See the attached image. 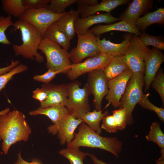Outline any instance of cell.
<instances>
[{
	"instance_id": "1",
	"label": "cell",
	"mask_w": 164,
	"mask_h": 164,
	"mask_svg": "<svg viewBox=\"0 0 164 164\" xmlns=\"http://www.w3.org/2000/svg\"><path fill=\"white\" fill-rule=\"evenodd\" d=\"M31 133V128L22 112L14 110L0 115V140L5 155L12 145L27 141Z\"/></svg>"
},
{
	"instance_id": "2",
	"label": "cell",
	"mask_w": 164,
	"mask_h": 164,
	"mask_svg": "<svg viewBox=\"0 0 164 164\" xmlns=\"http://www.w3.org/2000/svg\"><path fill=\"white\" fill-rule=\"evenodd\" d=\"M78 132L67 147L83 146L98 148L107 151L118 158L123 144L117 138L103 137L91 130L84 121L80 125Z\"/></svg>"
},
{
	"instance_id": "3",
	"label": "cell",
	"mask_w": 164,
	"mask_h": 164,
	"mask_svg": "<svg viewBox=\"0 0 164 164\" xmlns=\"http://www.w3.org/2000/svg\"><path fill=\"white\" fill-rule=\"evenodd\" d=\"M13 26L20 31L22 41L21 45H12L15 55L22 56L39 63L43 62V57L38 51L43 38L41 33L30 24L20 19L14 22Z\"/></svg>"
},
{
	"instance_id": "4",
	"label": "cell",
	"mask_w": 164,
	"mask_h": 164,
	"mask_svg": "<svg viewBox=\"0 0 164 164\" xmlns=\"http://www.w3.org/2000/svg\"><path fill=\"white\" fill-rule=\"evenodd\" d=\"M38 50L41 51L46 57L48 70L66 74L70 70L72 63L67 50L46 38H43Z\"/></svg>"
},
{
	"instance_id": "5",
	"label": "cell",
	"mask_w": 164,
	"mask_h": 164,
	"mask_svg": "<svg viewBox=\"0 0 164 164\" xmlns=\"http://www.w3.org/2000/svg\"><path fill=\"white\" fill-rule=\"evenodd\" d=\"M81 83L74 80L67 84L69 95L66 106L68 114L75 118H81L90 111L88 97L90 95L86 84L80 88Z\"/></svg>"
},
{
	"instance_id": "6",
	"label": "cell",
	"mask_w": 164,
	"mask_h": 164,
	"mask_svg": "<svg viewBox=\"0 0 164 164\" xmlns=\"http://www.w3.org/2000/svg\"><path fill=\"white\" fill-rule=\"evenodd\" d=\"M144 74L141 73H132L120 100L119 108H124L126 110L128 125L133 122L132 112L143 94Z\"/></svg>"
},
{
	"instance_id": "7",
	"label": "cell",
	"mask_w": 164,
	"mask_h": 164,
	"mask_svg": "<svg viewBox=\"0 0 164 164\" xmlns=\"http://www.w3.org/2000/svg\"><path fill=\"white\" fill-rule=\"evenodd\" d=\"M77 42L76 47L69 52L70 59L73 64L81 62L88 57L96 56L101 53L97 40V36L94 35L91 29L85 33L81 34L78 32Z\"/></svg>"
},
{
	"instance_id": "8",
	"label": "cell",
	"mask_w": 164,
	"mask_h": 164,
	"mask_svg": "<svg viewBox=\"0 0 164 164\" xmlns=\"http://www.w3.org/2000/svg\"><path fill=\"white\" fill-rule=\"evenodd\" d=\"M151 50L143 44L138 36L132 35L125 54L127 64L132 73L144 74L145 61Z\"/></svg>"
},
{
	"instance_id": "9",
	"label": "cell",
	"mask_w": 164,
	"mask_h": 164,
	"mask_svg": "<svg viewBox=\"0 0 164 164\" xmlns=\"http://www.w3.org/2000/svg\"><path fill=\"white\" fill-rule=\"evenodd\" d=\"M64 13L56 14L46 7L38 9L28 8L19 19L33 26L39 31L43 38L48 27L59 20Z\"/></svg>"
},
{
	"instance_id": "10",
	"label": "cell",
	"mask_w": 164,
	"mask_h": 164,
	"mask_svg": "<svg viewBox=\"0 0 164 164\" xmlns=\"http://www.w3.org/2000/svg\"><path fill=\"white\" fill-rule=\"evenodd\" d=\"M113 57L101 53L98 55L88 58L83 62L72 63L70 70L66 74L67 77L70 80L73 81L84 74L95 70H103Z\"/></svg>"
},
{
	"instance_id": "11",
	"label": "cell",
	"mask_w": 164,
	"mask_h": 164,
	"mask_svg": "<svg viewBox=\"0 0 164 164\" xmlns=\"http://www.w3.org/2000/svg\"><path fill=\"white\" fill-rule=\"evenodd\" d=\"M108 81L103 70H95L87 73L86 84L90 94L94 96V105L97 110H101L102 100L108 91Z\"/></svg>"
},
{
	"instance_id": "12",
	"label": "cell",
	"mask_w": 164,
	"mask_h": 164,
	"mask_svg": "<svg viewBox=\"0 0 164 164\" xmlns=\"http://www.w3.org/2000/svg\"><path fill=\"white\" fill-rule=\"evenodd\" d=\"M83 122L81 118H75L68 114L60 122L50 125L47 129L50 134L57 135L61 145L67 143V145L73 139L75 129Z\"/></svg>"
},
{
	"instance_id": "13",
	"label": "cell",
	"mask_w": 164,
	"mask_h": 164,
	"mask_svg": "<svg viewBox=\"0 0 164 164\" xmlns=\"http://www.w3.org/2000/svg\"><path fill=\"white\" fill-rule=\"evenodd\" d=\"M132 72L128 69L119 75L109 80L108 91L105 99L115 108H119L120 100L126 89L127 83Z\"/></svg>"
},
{
	"instance_id": "14",
	"label": "cell",
	"mask_w": 164,
	"mask_h": 164,
	"mask_svg": "<svg viewBox=\"0 0 164 164\" xmlns=\"http://www.w3.org/2000/svg\"><path fill=\"white\" fill-rule=\"evenodd\" d=\"M42 87L47 92L48 97L46 100L40 103V107L45 108L57 105L66 106L69 95L67 84H44Z\"/></svg>"
},
{
	"instance_id": "15",
	"label": "cell",
	"mask_w": 164,
	"mask_h": 164,
	"mask_svg": "<svg viewBox=\"0 0 164 164\" xmlns=\"http://www.w3.org/2000/svg\"><path fill=\"white\" fill-rule=\"evenodd\" d=\"M164 61V55L161 50L153 47L145 61L144 81L145 92L148 91L160 66Z\"/></svg>"
},
{
	"instance_id": "16",
	"label": "cell",
	"mask_w": 164,
	"mask_h": 164,
	"mask_svg": "<svg viewBox=\"0 0 164 164\" xmlns=\"http://www.w3.org/2000/svg\"><path fill=\"white\" fill-rule=\"evenodd\" d=\"M153 0H134L121 14L120 21L128 22L135 26L140 16L146 13L153 5Z\"/></svg>"
},
{
	"instance_id": "17",
	"label": "cell",
	"mask_w": 164,
	"mask_h": 164,
	"mask_svg": "<svg viewBox=\"0 0 164 164\" xmlns=\"http://www.w3.org/2000/svg\"><path fill=\"white\" fill-rule=\"evenodd\" d=\"M119 21V18L113 16L109 13L91 15L83 18L79 17L76 19L74 22L75 32L76 33L78 32L83 34L94 24L102 23L109 24Z\"/></svg>"
},
{
	"instance_id": "18",
	"label": "cell",
	"mask_w": 164,
	"mask_h": 164,
	"mask_svg": "<svg viewBox=\"0 0 164 164\" xmlns=\"http://www.w3.org/2000/svg\"><path fill=\"white\" fill-rule=\"evenodd\" d=\"M129 0H103L95 5H78L77 11L80 14L81 18L94 15L100 11L110 12L117 7L123 5L128 4Z\"/></svg>"
},
{
	"instance_id": "19",
	"label": "cell",
	"mask_w": 164,
	"mask_h": 164,
	"mask_svg": "<svg viewBox=\"0 0 164 164\" xmlns=\"http://www.w3.org/2000/svg\"><path fill=\"white\" fill-rule=\"evenodd\" d=\"M132 34H127L124 39L120 43H115L107 40L105 38L102 39L100 36H97V44L101 53H105L113 57L125 55L129 45Z\"/></svg>"
},
{
	"instance_id": "20",
	"label": "cell",
	"mask_w": 164,
	"mask_h": 164,
	"mask_svg": "<svg viewBox=\"0 0 164 164\" xmlns=\"http://www.w3.org/2000/svg\"><path fill=\"white\" fill-rule=\"evenodd\" d=\"M91 30L94 34L97 36L112 31L127 32L138 36L141 33V31L135 25L123 21H120L118 22L109 24L98 25Z\"/></svg>"
},
{
	"instance_id": "21",
	"label": "cell",
	"mask_w": 164,
	"mask_h": 164,
	"mask_svg": "<svg viewBox=\"0 0 164 164\" xmlns=\"http://www.w3.org/2000/svg\"><path fill=\"white\" fill-rule=\"evenodd\" d=\"M29 114L31 116L45 115L51 120L53 124L60 122L68 114L66 106L60 105L45 108L39 107L36 109L30 111Z\"/></svg>"
},
{
	"instance_id": "22",
	"label": "cell",
	"mask_w": 164,
	"mask_h": 164,
	"mask_svg": "<svg viewBox=\"0 0 164 164\" xmlns=\"http://www.w3.org/2000/svg\"><path fill=\"white\" fill-rule=\"evenodd\" d=\"M164 23V8H160L152 12H147L137 20L135 26L140 31L145 32L147 28L154 24Z\"/></svg>"
},
{
	"instance_id": "23",
	"label": "cell",
	"mask_w": 164,
	"mask_h": 164,
	"mask_svg": "<svg viewBox=\"0 0 164 164\" xmlns=\"http://www.w3.org/2000/svg\"><path fill=\"white\" fill-rule=\"evenodd\" d=\"M79 12L77 10L71 9L66 12L56 22L61 30L70 40L76 33L74 28V22L79 17Z\"/></svg>"
},
{
	"instance_id": "24",
	"label": "cell",
	"mask_w": 164,
	"mask_h": 164,
	"mask_svg": "<svg viewBox=\"0 0 164 164\" xmlns=\"http://www.w3.org/2000/svg\"><path fill=\"white\" fill-rule=\"evenodd\" d=\"M128 69L125 55H124L113 57L103 70L109 80L119 75Z\"/></svg>"
},
{
	"instance_id": "25",
	"label": "cell",
	"mask_w": 164,
	"mask_h": 164,
	"mask_svg": "<svg viewBox=\"0 0 164 164\" xmlns=\"http://www.w3.org/2000/svg\"><path fill=\"white\" fill-rule=\"evenodd\" d=\"M43 38H47L67 51L70 47V40L61 30L56 22L48 27L44 33Z\"/></svg>"
},
{
	"instance_id": "26",
	"label": "cell",
	"mask_w": 164,
	"mask_h": 164,
	"mask_svg": "<svg viewBox=\"0 0 164 164\" xmlns=\"http://www.w3.org/2000/svg\"><path fill=\"white\" fill-rule=\"evenodd\" d=\"M102 111V110L97 111L95 109L92 111L88 112L81 118L91 130L99 135L102 132L100 122L109 113L107 110L104 113Z\"/></svg>"
},
{
	"instance_id": "27",
	"label": "cell",
	"mask_w": 164,
	"mask_h": 164,
	"mask_svg": "<svg viewBox=\"0 0 164 164\" xmlns=\"http://www.w3.org/2000/svg\"><path fill=\"white\" fill-rule=\"evenodd\" d=\"M1 2L3 10L8 15L19 19L28 8L22 0H2Z\"/></svg>"
},
{
	"instance_id": "28",
	"label": "cell",
	"mask_w": 164,
	"mask_h": 164,
	"mask_svg": "<svg viewBox=\"0 0 164 164\" xmlns=\"http://www.w3.org/2000/svg\"><path fill=\"white\" fill-rule=\"evenodd\" d=\"M78 147L68 148L60 150L59 154L67 159L70 164H84V160L89 153L81 151Z\"/></svg>"
},
{
	"instance_id": "29",
	"label": "cell",
	"mask_w": 164,
	"mask_h": 164,
	"mask_svg": "<svg viewBox=\"0 0 164 164\" xmlns=\"http://www.w3.org/2000/svg\"><path fill=\"white\" fill-rule=\"evenodd\" d=\"M160 123L156 121L153 122L149 133L145 136L147 141H152L161 149H164V134L160 127Z\"/></svg>"
},
{
	"instance_id": "30",
	"label": "cell",
	"mask_w": 164,
	"mask_h": 164,
	"mask_svg": "<svg viewBox=\"0 0 164 164\" xmlns=\"http://www.w3.org/2000/svg\"><path fill=\"white\" fill-rule=\"evenodd\" d=\"M138 37L146 46H152L161 50H164V40L160 36H153L144 32H141Z\"/></svg>"
},
{
	"instance_id": "31",
	"label": "cell",
	"mask_w": 164,
	"mask_h": 164,
	"mask_svg": "<svg viewBox=\"0 0 164 164\" xmlns=\"http://www.w3.org/2000/svg\"><path fill=\"white\" fill-rule=\"evenodd\" d=\"M77 0H51L50 4L46 8L51 12L57 14L66 12V8L77 2Z\"/></svg>"
},
{
	"instance_id": "32",
	"label": "cell",
	"mask_w": 164,
	"mask_h": 164,
	"mask_svg": "<svg viewBox=\"0 0 164 164\" xmlns=\"http://www.w3.org/2000/svg\"><path fill=\"white\" fill-rule=\"evenodd\" d=\"M149 93L143 94L142 98L138 104L142 108L154 111L157 115L159 119L164 121V109L155 106L149 100Z\"/></svg>"
},
{
	"instance_id": "33",
	"label": "cell",
	"mask_w": 164,
	"mask_h": 164,
	"mask_svg": "<svg viewBox=\"0 0 164 164\" xmlns=\"http://www.w3.org/2000/svg\"><path fill=\"white\" fill-rule=\"evenodd\" d=\"M28 67L27 65L19 63L9 72L0 76V92L4 88L7 83L11 80L15 75L27 70Z\"/></svg>"
},
{
	"instance_id": "34",
	"label": "cell",
	"mask_w": 164,
	"mask_h": 164,
	"mask_svg": "<svg viewBox=\"0 0 164 164\" xmlns=\"http://www.w3.org/2000/svg\"><path fill=\"white\" fill-rule=\"evenodd\" d=\"M13 23L11 16H0V43L6 45L11 44V43L8 39L5 32L9 27L13 25Z\"/></svg>"
},
{
	"instance_id": "35",
	"label": "cell",
	"mask_w": 164,
	"mask_h": 164,
	"mask_svg": "<svg viewBox=\"0 0 164 164\" xmlns=\"http://www.w3.org/2000/svg\"><path fill=\"white\" fill-rule=\"evenodd\" d=\"M152 86L160 96L164 105V74L161 68L159 69L155 77L152 81Z\"/></svg>"
},
{
	"instance_id": "36",
	"label": "cell",
	"mask_w": 164,
	"mask_h": 164,
	"mask_svg": "<svg viewBox=\"0 0 164 164\" xmlns=\"http://www.w3.org/2000/svg\"><path fill=\"white\" fill-rule=\"evenodd\" d=\"M117 126L118 130L124 129L128 125V118L126 110L124 108H119L112 111V114Z\"/></svg>"
},
{
	"instance_id": "37",
	"label": "cell",
	"mask_w": 164,
	"mask_h": 164,
	"mask_svg": "<svg viewBox=\"0 0 164 164\" xmlns=\"http://www.w3.org/2000/svg\"><path fill=\"white\" fill-rule=\"evenodd\" d=\"M101 128L110 133L117 132L118 130L117 125L112 115H107L102 120Z\"/></svg>"
},
{
	"instance_id": "38",
	"label": "cell",
	"mask_w": 164,
	"mask_h": 164,
	"mask_svg": "<svg viewBox=\"0 0 164 164\" xmlns=\"http://www.w3.org/2000/svg\"><path fill=\"white\" fill-rule=\"evenodd\" d=\"M59 73H60L59 72L49 69L44 74L36 75L33 76V78L34 80L37 81L47 84L49 83L55 77L56 75Z\"/></svg>"
},
{
	"instance_id": "39",
	"label": "cell",
	"mask_w": 164,
	"mask_h": 164,
	"mask_svg": "<svg viewBox=\"0 0 164 164\" xmlns=\"http://www.w3.org/2000/svg\"><path fill=\"white\" fill-rule=\"evenodd\" d=\"M24 5L28 8L38 9L45 8L50 2L51 0H22Z\"/></svg>"
},
{
	"instance_id": "40",
	"label": "cell",
	"mask_w": 164,
	"mask_h": 164,
	"mask_svg": "<svg viewBox=\"0 0 164 164\" xmlns=\"http://www.w3.org/2000/svg\"><path fill=\"white\" fill-rule=\"evenodd\" d=\"M47 97V92L42 87L41 88H37L33 92L32 98L38 100L40 103L46 100Z\"/></svg>"
},
{
	"instance_id": "41",
	"label": "cell",
	"mask_w": 164,
	"mask_h": 164,
	"mask_svg": "<svg viewBox=\"0 0 164 164\" xmlns=\"http://www.w3.org/2000/svg\"><path fill=\"white\" fill-rule=\"evenodd\" d=\"M20 62L18 60L15 61L12 60L11 64L5 67L0 68V76L5 74L10 71L19 64Z\"/></svg>"
},
{
	"instance_id": "42",
	"label": "cell",
	"mask_w": 164,
	"mask_h": 164,
	"mask_svg": "<svg viewBox=\"0 0 164 164\" xmlns=\"http://www.w3.org/2000/svg\"><path fill=\"white\" fill-rule=\"evenodd\" d=\"M78 5H86L90 6L95 5L98 4L97 0H77Z\"/></svg>"
},
{
	"instance_id": "43",
	"label": "cell",
	"mask_w": 164,
	"mask_h": 164,
	"mask_svg": "<svg viewBox=\"0 0 164 164\" xmlns=\"http://www.w3.org/2000/svg\"><path fill=\"white\" fill-rule=\"evenodd\" d=\"M13 164H35L33 162H29L24 160L22 157L21 152L17 154V158L16 161Z\"/></svg>"
},
{
	"instance_id": "44",
	"label": "cell",
	"mask_w": 164,
	"mask_h": 164,
	"mask_svg": "<svg viewBox=\"0 0 164 164\" xmlns=\"http://www.w3.org/2000/svg\"><path fill=\"white\" fill-rule=\"evenodd\" d=\"M91 159L94 164H108L98 159L95 155L89 154L88 155Z\"/></svg>"
},
{
	"instance_id": "45",
	"label": "cell",
	"mask_w": 164,
	"mask_h": 164,
	"mask_svg": "<svg viewBox=\"0 0 164 164\" xmlns=\"http://www.w3.org/2000/svg\"><path fill=\"white\" fill-rule=\"evenodd\" d=\"M161 156L158 159L156 160V164H164V149H161Z\"/></svg>"
},
{
	"instance_id": "46",
	"label": "cell",
	"mask_w": 164,
	"mask_h": 164,
	"mask_svg": "<svg viewBox=\"0 0 164 164\" xmlns=\"http://www.w3.org/2000/svg\"><path fill=\"white\" fill-rule=\"evenodd\" d=\"M31 162L35 164H43L39 159L36 158L33 159L31 160Z\"/></svg>"
},
{
	"instance_id": "47",
	"label": "cell",
	"mask_w": 164,
	"mask_h": 164,
	"mask_svg": "<svg viewBox=\"0 0 164 164\" xmlns=\"http://www.w3.org/2000/svg\"><path fill=\"white\" fill-rule=\"evenodd\" d=\"M10 111V109L7 108L5 109L0 111V115L6 114L8 113Z\"/></svg>"
}]
</instances>
